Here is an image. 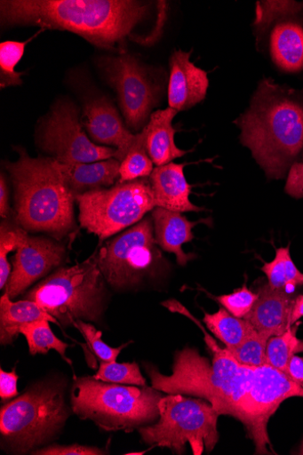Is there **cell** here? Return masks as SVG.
<instances>
[{"instance_id": "obj_10", "label": "cell", "mask_w": 303, "mask_h": 455, "mask_svg": "<svg viewBox=\"0 0 303 455\" xmlns=\"http://www.w3.org/2000/svg\"><path fill=\"white\" fill-rule=\"evenodd\" d=\"M76 201L81 227L100 242L137 225L156 208L149 178L84 193Z\"/></svg>"}, {"instance_id": "obj_19", "label": "cell", "mask_w": 303, "mask_h": 455, "mask_svg": "<svg viewBox=\"0 0 303 455\" xmlns=\"http://www.w3.org/2000/svg\"><path fill=\"white\" fill-rule=\"evenodd\" d=\"M187 164L174 162L155 167L149 177L156 208L187 213L204 210L190 200L192 186L185 176Z\"/></svg>"}, {"instance_id": "obj_33", "label": "cell", "mask_w": 303, "mask_h": 455, "mask_svg": "<svg viewBox=\"0 0 303 455\" xmlns=\"http://www.w3.org/2000/svg\"><path fill=\"white\" fill-rule=\"evenodd\" d=\"M74 326L80 331L86 342L85 354L91 352L94 358L100 362H116L121 351L128 346L124 344L117 348H113L108 346L102 340V332L99 331L93 324L78 320L74 323Z\"/></svg>"}, {"instance_id": "obj_38", "label": "cell", "mask_w": 303, "mask_h": 455, "mask_svg": "<svg viewBox=\"0 0 303 455\" xmlns=\"http://www.w3.org/2000/svg\"><path fill=\"white\" fill-rule=\"evenodd\" d=\"M288 378L303 388V358L292 356L288 364Z\"/></svg>"}, {"instance_id": "obj_36", "label": "cell", "mask_w": 303, "mask_h": 455, "mask_svg": "<svg viewBox=\"0 0 303 455\" xmlns=\"http://www.w3.org/2000/svg\"><path fill=\"white\" fill-rule=\"evenodd\" d=\"M285 192L296 199L303 197V151L290 169Z\"/></svg>"}, {"instance_id": "obj_35", "label": "cell", "mask_w": 303, "mask_h": 455, "mask_svg": "<svg viewBox=\"0 0 303 455\" xmlns=\"http://www.w3.org/2000/svg\"><path fill=\"white\" fill-rule=\"evenodd\" d=\"M36 455H103L107 451L89 445L71 444L59 445L52 444L45 448L37 449L32 451Z\"/></svg>"}, {"instance_id": "obj_39", "label": "cell", "mask_w": 303, "mask_h": 455, "mask_svg": "<svg viewBox=\"0 0 303 455\" xmlns=\"http://www.w3.org/2000/svg\"><path fill=\"white\" fill-rule=\"evenodd\" d=\"M9 199L7 181L4 176L2 175V179H0V216L8 220L12 217Z\"/></svg>"}, {"instance_id": "obj_41", "label": "cell", "mask_w": 303, "mask_h": 455, "mask_svg": "<svg viewBox=\"0 0 303 455\" xmlns=\"http://www.w3.org/2000/svg\"><path fill=\"white\" fill-rule=\"evenodd\" d=\"M299 454L303 455V441H302V443H301V444H300L299 451Z\"/></svg>"}, {"instance_id": "obj_31", "label": "cell", "mask_w": 303, "mask_h": 455, "mask_svg": "<svg viewBox=\"0 0 303 455\" xmlns=\"http://www.w3.org/2000/svg\"><path fill=\"white\" fill-rule=\"evenodd\" d=\"M269 339L254 329L239 346L226 347L232 356L242 365L256 368L268 364L267 349Z\"/></svg>"}, {"instance_id": "obj_37", "label": "cell", "mask_w": 303, "mask_h": 455, "mask_svg": "<svg viewBox=\"0 0 303 455\" xmlns=\"http://www.w3.org/2000/svg\"><path fill=\"white\" fill-rule=\"evenodd\" d=\"M18 380L16 368H13L12 371H5L3 369L0 371V396L4 401L19 395Z\"/></svg>"}, {"instance_id": "obj_13", "label": "cell", "mask_w": 303, "mask_h": 455, "mask_svg": "<svg viewBox=\"0 0 303 455\" xmlns=\"http://www.w3.org/2000/svg\"><path fill=\"white\" fill-rule=\"evenodd\" d=\"M291 397H302L303 388L270 364L256 367L236 419L243 423L255 445L256 454H270L268 423L280 405Z\"/></svg>"}, {"instance_id": "obj_21", "label": "cell", "mask_w": 303, "mask_h": 455, "mask_svg": "<svg viewBox=\"0 0 303 455\" xmlns=\"http://www.w3.org/2000/svg\"><path fill=\"white\" fill-rule=\"evenodd\" d=\"M178 114V110L171 108L156 110L143 130L148 153L156 167L171 163L188 153L176 144L177 130L172 126V121Z\"/></svg>"}, {"instance_id": "obj_34", "label": "cell", "mask_w": 303, "mask_h": 455, "mask_svg": "<svg viewBox=\"0 0 303 455\" xmlns=\"http://www.w3.org/2000/svg\"><path fill=\"white\" fill-rule=\"evenodd\" d=\"M259 298L258 293L249 291L246 284L234 293L216 298L223 307L237 318H244L252 309Z\"/></svg>"}, {"instance_id": "obj_12", "label": "cell", "mask_w": 303, "mask_h": 455, "mask_svg": "<svg viewBox=\"0 0 303 455\" xmlns=\"http://www.w3.org/2000/svg\"><path fill=\"white\" fill-rule=\"evenodd\" d=\"M100 67L118 94L126 126L135 132L143 131L163 99V74L159 68L124 52L101 60Z\"/></svg>"}, {"instance_id": "obj_2", "label": "cell", "mask_w": 303, "mask_h": 455, "mask_svg": "<svg viewBox=\"0 0 303 455\" xmlns=\"http://www.w3.org/2000/svg\"><path fill=\"white\" fill-rule=\"evenodd\" d=\"M234 124L267 178L284 180L303 151V92L265 76Z\"/></svg>"}, {"instance_id": "obj_14", "label": "cell", "mask_w": 303, "mask_h": 455, "mask_svg": "<svg viewBox=\"0 0 303 455\" xmlns=\"http://www.w3.org/2000/svg\"><path fill=\"white\" fill-rule=\"evenodd\" d=\"M39 144L62 164L92 163L114 157L116 149L95 144L85 134L76 108L60 101L40 127Z\"/></svg>"}, {"instance_id": "obj_3", "label": "cell", "mask_w": 303, "mask_h": 455, "mask_svg": "<svg viewBox=\"0 0 303 455\" xmlns=\"http://www.w3.org/2000/svg\"><path fill=\"white\" fill-rule=\"evenodd\" d=\"M211 363L191 347L175 355L172 373L163 376L153 364H147L152 387L168 395H187L208 401L219 415L237 418L248 393L254 368L240 364L212 339L205 343Z\"/></svg>"}, {"instance_id": "obj_25", "label": "cell", "mask_w": 303, "mask_h": 455, "mask_svg": "<svg viewBox=\"0 0 303 455\" xmlns=\"http://www.w3.org/2000/svg\"><path fill=\"white\" fill-rule=\"evenodd\" d=\"M203 323L227 347L239 346L254 330L249 322L234 316L225 307L213 314L205 313Z\"/></svg>"}, {"instance_id": "obj_6", "label": "cell", "mask_w": 303, "mask_h": 455, "mask_svg": "<svg viewBox=\"0 0 303 455\" xmlns=\"http://www.w3.org/2000/svg\"><path fill=\"white\" fill-rule=\"evenodd\" d=\"M65 390V381H42L4 405L0 434L4 446L24 454L54 439L70 416Z\"/></svg>"}, {"instance_id": "obj_23", "label": "cell", "mask_w": 303, "mask_h": 455, "mask_svg": "<svg viewBox=\"0 0 303 455\" xmlns=\"http://www.w3.org/2000/svg\"><path fill=\"white\" fill-rule=\"evenodd\" d=\"M47 320L60 323L36 302L25 299L12 302L6 293L0 299V343L12 345L21 334V329L33 322Z\"/></svg>"}, {"instance_id": "obj_22", "label": "cell", "mask_w": 303, "mask_h": 455, "mask_svg": "<svg viewBox=\"0 0 303 455\" xmlns=\"http://www.w3.org/2000/svg\"><path fill=\"white\" fill-rule=\"evenodd\" d=\"M75 196L111 188L120 178V162L112 157L92 163L62 164Z\"/></svg>"}, {"instance_id": "obj_17", "label": "cell", "mask_w": 303, "mask_h": 455, "mask_svg": "<svg viewBox=\"0 0 303 455\" xmlns=\"http://www.w3.org/2000/svg\"><path fill=\"white\" fill-rule=\"evenodd\" d=\"M192 51L172 52L167 87L169 108L186 111L203 101L209 89L208 74L190 60Z\"/></svg>"}, {"instance_id": "obj_28", "label": "cell", "mask_w": 303, "mask_h": 455, "mask_svg": "<svg viewBox=\"0 0 303 455\" xmlns=\"http://www.w3.org/2000/svg\"><path fill=\"white\" fill-rule=\"evenodd\" d=\"M297 330L298 325H291L283 335L271 338L267 343L268 364L287 377L289 362L296 354L303 353V340L297 338Z\"/></svg>"}, {"instance_id": "obj_9", "label": "cell", "mask_w": 303, "mask_h": 455, "mask_svg": "<svg viewBox=\"0 0 303 455\" xmlns=\"http://www.w3.org/2000/svg\"><path fill=\"white\" fill-rule=\"evenodd\" d=\"M251 28L257 52L277 72L303 78V2H257Z\"/></svg>"}, {"instance_id": "obj_16", "label": "cell", "mask_w": 303, "mask_h": 455, "mask_svg": "<svg viewBox=\"0 0 303 455\" xmlns=\"http://www.w3.org/2000/svg\"><path fill=\"white\" fill-rule=\"evenodd\" d=\"M81 123L95 144L116 148L114 158L119 162L124 159L137 140V135L127 130L117 110L107 98L86 103Z\"/></svg>"}, {"instance_id": "obj_5", "label": "cell", "mask_w": 303, "mask_h": 455, "mask_svg": "<svg viewBox=\"0 0 303 455\" xmlns=\"http://www.w3.org/2000/svg\"><path fill=\"white\" fill-rule=\"evenodd\" d=\"M163 397L154 387H124L93 377H75L70 400L80 419L91 420L108 432L129 433L160 418Z\"/></svg>"}, {"instance_id": "obj_24", "label": "cell", "mask_w": 303, "mask_h": 455, "mask_svg": "<svg viewBox=\"0 0 303 455\" xmlns=\"http://www.w3.org/2000/svg\"><path fill=\"white\" fill-rule=\"evenodd\" d=\"M262 271L267 276L268 284L277 291L294 294L297 288L303 286V273L291 259L290 244L277 248L274 260L266 263Z\"/></svg>"}, {"instance_id": "obj_15", "label": "cell", "mask_w": 303, "mask_h": 455, "mask_svg": "<svg viewBox=\"0 0 303 455\" xmlns=\"http://www.w3.org/2000/svg\"><path fill=\"white\" fill-rule=\"evenodd\" d=\"M66 246L55 238L28 235L12 259L13 270L5 293L12 299L22 295L38 279L65 263Z\"/></svg>"}, {"instance_id": "obj_18", "label": "cell", "mask_w": 303, "mask_h": 455, "mask_svg": "<svg viewBox=\"0 0 303 455\" xmlns=\"http://www.w3.org/2000/svg\"><path fill=\"white\" fill-rule=\"evenodd\" d=\"M258 295L252 309L243 319L269 339L283 335L291 325L296 295L277 291L268 283L259 288Z\"/></svg>"}, {"instance_id": "obj_32", "label": "cell", "mask_w": 303, "mask_h": 455, "mask_svg": "<svg viewBox=\"0 0 303 455\" xmlns=\"http://www.w3.org/2000/svg\"><path fill=\"white\" fill-rule=\"evenodd\" d=\"M95 379L121 385L146 387L147 380L141 374L139 364L134 363H118L116 362H100Z\"/></svg>"}, {"instance_id": "obj_7", "label": "cell", "mask_w": 303, "mask_h": 455, "mask_svg": "<svg viewBox=\"0 0 303 455\" xmlns=\"http://www.w3.org/2000/svg\"><path fill=\"white\" fill-rule=\"evenodd\" d=\"M105 283L94 256L58 269L35 285L25 299L38 304L63 326L74 325L78 320L98 323L106 305Z\"/></svg>"}, {"instance_id": "obj_4", "label": "cell", "mask_w": 303, "mask_h": 455, "mask_svg": "<svg viewBox=\"0 0 303 455\" xmlns=\"http://www.w3.org/2000/svg\"><path fill=\"white\" fill-rule=\"evenodd\" d=\"M20 157L7 162L15 190L16 222L24 229L60 240L76 228L74 203L62 163L52 156L31 157L16 148Z\"/></svg>"}, {"instance_id": "obj_1", "label": "cell", "mask_w": 303, "mask_h": 455, "mask_svg": "<svg viewBox=\"0 0 303 455\" xmlns=\"http://www.w3.org/2000/svg\"><path fill=\"white\" fill-rule=\"evenodd\" d=\"M153 4L134 0H3L4 26H36L77 34L94 46L114 50L147 20Z\"/></svg>"}, {"instance_id": "obj_40", "label": "cell", "mask_w": 303, "mask_h": 455, "mask_svg": "<svg viewBox=\"0 0 303 455\" xmlns=\"http://www.w3.org/2000/svg\"><path fill=\"white\" fill-rule=\"evenodd\" d=\"M301 317H303V295H298L291 313V324L296 323Z\"/></svg>"}, {"instance_id": "obj_27", "label": "cell", "mask_w": 303, "mask_h": 455, "mask_svg": "<svg viewBox=\"0 0 303 455\" xmlns=\"http://www.w3.org/2000/svg\"><path fill=\"white\" fill-rule=\"evenodd\" d=\"M154 171V163L146 146V133L137 134V140L127 155L120 162V178L117 183L148 179Z\"/></svg>"}, {"instance_id": "obj_26", "label": "cell", "mask_w": 303, "mask_h": 455, "mask_svg": "<svg viewBox=\"0 0 303 455\" xmlns=\"http://www.w3.org/2000/svg\"><path fill=\"white\" fill-rule=\"evenodd\" d=\"M50 323L47 320H40L30 323L21 329V334L26 338L29 353L32 355H46L51 350H55L64 361L72 364V361L66 355L69 346L54 335Z\"/></svg>"}, {"instance_id": "obj_8", "label": "cell", "mask_w": 303, "mask_h": 455, "mask_svg": "<svg viewBox=\"0 0 303 455\" xmlns=\"http://www.w3.org/2000/svg\"><path fill=\"white\" fill-rule=\"evenodd\" d=\"M159 421L139 429L144 443L183 454L188 443L195 455L210 452L219 440L218 411L206 400L169 395L159 403Z\"/></svg>"}, {"instance_id": "obj_20", "label": "cell", "mask_w": 303, "mask_h": 455, "mask_svg": "<svg viewBox=\"0 0 303 455\" xmlns=\"http://www.w3.org/2000/svg\"><path fill=\"white\" fill-rule=\"evenodd\" d=\"M151 214L156 244L163 251L175 254L179 266H187L195 256L186 254L183 245L195 238L194 228L201 223H208L209 220L192 222L180 212L162 208H155Z\"/></svg>"}, {"instance_id": "obj_11", "label": "cell", "mask_w": 303, "mask_h": 455, "mask_svg": "<svg viewBox=\"0 0 303 455\" xmlns=\"http://www.w3.org/2000/svg\"><path fill=\"white\" fill-rule=\"evenodd\" d=\"M156 245L151 216L108 241L96 257L106 282L125 289L159 277L167 264Z\"/></svg>"}, {"instance_id": "obj_30", "label": "cell", "mask_w": 303, "mask_h": 455, "mask_svg": "<svg viewBox=\"0 0 303 455\" xmlns=\"http://www.w3.org/2000/svg\"><path fill=\"white\" fill-rule=\"evenodd\" d=\"M33 37L27 41L8 40L0 44V86L2 89L22 84L23 73L16 72L15 68L25 53L27 44Z\"/></svg>"}, {"instance_id": "obj_29", "label": "cell", "mask_w": 303, "mask_h": 455, "mask_svg": "<svg viewBox=\"0 0 303 455\" xmlns=\"http://www.w3.org/2000/svg\"><path fill=\"white\" fill-rule=\"evenodd\" d=\"M28 236L27 230L17 222L3 220L0 227V288L7 285L12 275L9 254L17 251Z\"/></svg>"}]
</instances>
